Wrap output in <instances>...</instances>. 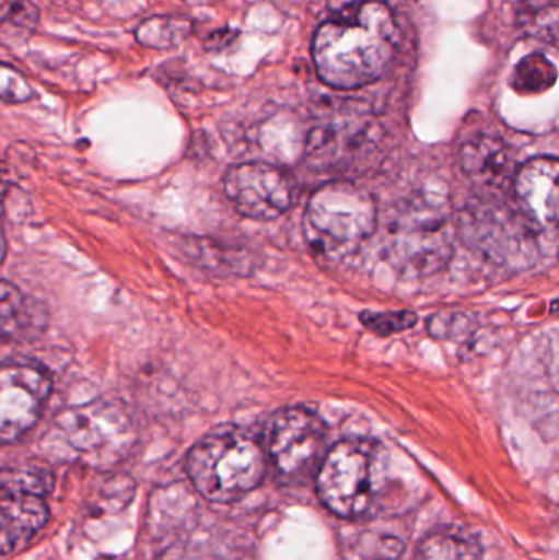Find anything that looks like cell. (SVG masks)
<instances>
[{
    "instance_id": "cell-22",
    "label": "cell",
    "mask_w": 559,
    "mask_h": 560,
    "mask_svg": "<svg viewBox=\"0 0 559 560\" xmlns=\"http://www.w3.org/2000/svg\"><path fill=\"white\" fill-rule=\"evenodd\" d=\"M361 323L371 331L380 336L396 335L412 328L417 323V315L409 310L397 312H364L361 313Z\"/></svg>"
},
{
    "instance_id": "cell-26",
    "label": "cell",
    "mask_w": 559,
    "mask_h": 560,
    "mask_svg": "<svg viewBox=\"0 0 559 560\" xmlns=\"http://www.w3.org/2000/svg\"><path fill=\"white\" fill-rule=\"evenodd\" d=\"M189 5H209V3L216 2V0H184Z\"/></svg>"
},
{
    "instance_id": "cell-20",
    "label": "cell",
    "mask_w": 559,
    "mask_h": 560,
    "mask_svg": "<svg viewBox=\"0 0 559 560\" xmlns=\"http://www.w3.org/2000/svg\"><path fill=\"white\" fill-rule=\"evenodd\" d=\"M39 23V10L32 0H12L3 9L0 35L3 45H22L35 32Z\"/></svg>"
},
{
    "instance_id": "cell-21",
    "label": "cell",
    "mask_w": 559,
    "mask_h": 560,
    "mask_svg": "<svg viewBox=\"0 0 559 560\" xmlns=\"http://www.w3.org/2000/svg\"><path fill=\"white\" fill-rule=\"evenodd\" d=\"M0 487L5 489L25 490L45 497L51 492L53 476L46 467L32 464L19 469H3Z\"/></svg>"
},
{
    "instance_id": "cell-9",
    "label": "cell",
    "mask_w": 559,
    "mask_h": 560,
    "mask_svg": "<svg viewBox=\"0 0 559 560\" xmlns=\"http://www.w3.org/2000/svg\"><path fill=\"white\" fill-rule=\"evenodd\" d=\"M223 190L240 215L271 222L289 212L298 189L288 171L255 161L230 167L223 176Z\"/></svg>"
},
{
    "instance_id": "cell-24",
    "label": "cell",
    "mask_w": 559,
    "mask_h": 560,
    "mask_svg": "<svg viewBox=\"0 0 559 560\" xmlns=\"http://www.w3.org/2000/svg\"><path fill=\"white\" fill-rule=\"evenodd\" d=\"M0 92H2L3 102L9 104H19L32 97L28 81L9 65H2L0 68Z\"/></svg>"
},
{
    "instance_id": "cell-3",
    "label": "cell",
    "mask_w": 559,
    "mask_h": 560,
    "mask_svg": "<svg viewBox=\"0 0 559 560\" xmlns=\"http://www.w3.org/2000/svg\"><path fill=\"white\" fill-rule=\"evenodd\" d=\"M268 454L245 431L225 428L207 434L186 457L190 482L203 499L232 503L261 486Z\"/></svg>"
},
{
    "instance_id": "cell-18",
    "label": "cell",
    "mask_w": 559,
    "mask_h": 560,
    "mask_svg": "<svg viewBox=\"0 0 559 560\" xmlns=\"http://www.w3.org/2000/svg\"><path fill=\"white\" fill-rule=\"evenodd\" d=\"M193 33V22L184 16L154 15L137 28V39L147 48L170 49L186 42Z\"/></svg>"
},
{
    "instance_id": "cell-10",
    "label": "cell",
    "mask_w": 559,
    "mask_h": 560,
    "mask_svg": "<svg viewBox=\"0 0 559 560\" xmlns=\"http://www.w3.org/2000/svg\"><path fill=\"white\" fill-rule=\"evenodd\" d=\"M48 372L33 362H5L0 371V438L3 444L28 433L51 394Z\"/></svg>"
},
{
    "instance_id": "cell-19",
    "label": "cell",
    "mask_w": 559,
    "mask_h": 560,
    "mask_svg": "<svg viewBox=\"0 0 559 560\" xmlns=\"http://www.w3.org/2000/svg\"><path fill=\"white\" fill-rule=\"evenodd\" d=\"M558 81V69L541 52L527 55L519 61L512 72V88L522 95L544 94Z\"/></svg>"
},
{
    "instance_id": "cell-6",
    "label": "cell",
    "mask_w": 559,
    "mask_h": 560,
    "mask_svg": "<svg viewBox=\"0 0 559 560\" xmlns=\"http://www.w3.org/2000/svg\"><path fill=\"white\" fill-rule=\"evenodd\" d=\"M376 453L368 441L343 440L325 454L317 470V493L338 518L357 520L374 503Z\"/></svg>"
},
{
    "instance_id": "cell-13",
    "label": "cell",
    "mask_w": 559,
    "mask_h": 560,
    "mask_svg": "<svg viewBox=\"0 0 559 560\" xmlns=\"http://www.w3.org/2000/svg\"><path fill=\"white\" fill-rule=\"evenodd\" d=\"M49 512L42 495L0 487V546L2 555L23 548L48 522Z\"/></svg>"
},
{
    "instance_id": "cell-4",
    "label": "cell",
    "mask_w": 559,
    "mask_h": 560,
    "mask_svg": "<svg viewBox=\"0 0 559 560\" xmlns=\"http://www.w3.org/2000/svg\"><path fill=\"white\" fill-rule=\"evenodd\" d=\"M377 217L376 200L366 189L337 179L308 197L302 229L315 255L338 258L373 236Z\"/></svg>"
},
{
    "instance_id": "cell-23",
    "label": "cell",
    "mask_w": 559,
    "mask_h": 560,
    "mask_svg": "<svg viewBox=\"0 0 559 560\" xmlns=\"http://www.w3.org/2000/svg\"><path fill=\"white\" fill-rule=\"evenodd\" d=\"M430 335L435 338L458 339L465 338L471 331V322L468 316L459 313H436L429 322Z\"/></svg>"
},
{
    "instance_id": "cell-25",
    "label": "cell",
    "mask_w": 559,
    "mask_h": 560,
    "mask_svg": "<svg viewBox=\"0 0 559 560\" xmlns=\"http://www.w3.org/2000/svg\"><path fill=\"white\" fill-rule=\"evenodd\" d=\"M548 560H559V528L551 538L550 549H548Z\"/></svg>"
},
{
    "instance_id": "cell-2",
    "label": "cell",
    "mask_w": 559,
    "mask_h": 560,
    "mask_svg": "<svg viewBox=\"0 0 559 560\" xmlns=\"http://www.w3.org/2000/svg\"><path fill=\"white\" fill-rule=\"evenodd\" d=\"M456 222L449 202L433 194H412L391 217L386 255L391 265L407 276L426 278L442 271L452 259Z\"/></svg>"
},
{
    "instance_id": "cell-11",
    "label": "cell",
    "mask_w": 559,
    "mask_h": 560,
    "mask_svg": "<svg viewBox=\"0 0 559 560\" xmlns=\"http://www.w3.org/2000/svg\"><path fill=\"white\" fill-rule=\"evenodd\" d=\"M514 190L522 212L537 229H559L557 158H535L519 167Z\"/></svg>"
},
{
    "instance_id": "cell-5",
    "label": "cell",
    "mask_w": 559,
    "mask_h": 560,
    "mask_svg": "<svg viewBox=\"0 0 559 560\" xmlns=\"http://www.w3.org/2000/svg\"><path fill=\"white\" fill-rule=\"evenodd\" d=\"M455 222L465 246L499 268L525 271L537 262V226L496 197L469 200Z\"/></svg>"
},
{
    "instance_id": "cell-16",
    "label": "cell",
    "mask_w": 559,
    "mask_h": 560,
    "mask_svg": "<svg viewBox=\"0 0 559 560\" xmlns=\"http://www.w3.org/2000/svg\"><path fill=\"white\" fill-rule=\"evenodd\" d=\"M517 26L531 38L559 48V0H522Z\"/></svg>"
},
{
    "instance_id": "cell-12",
    "label": "cell",
    "mask_w": 559,
    "mask_h": 560,
    "mask_svg": "<svg viewBox=\"0 0 559 560\" xmlns=\"http://www.w3.org/2000/svg\"><path fill=\"white\" fill-rule=\"evenodd\" d=\"M370 143V127L363 121H330L308 133L307 166L321 173L347 171Z\"/></svg>"
},
{
    "instance_id": "cell-8",
    "label": "cell",
    "mask_w": 559,
    "mask_h": 560,
    "mask_svg": "<svg viewBox=\"0 0 559 560\" xmlns=\"http://www.w3.org/2000/svg\"><path fill=\"white\" fill-rule=\"evenodd\" d=\"M327 427L304 407L282 408L266 427V454L279 476L302 480L318 470L325 457Z\"/></svg>"
},
{
    "instance_id": "cell-15",
    "label": "cell",
    "mask_w": 559,
    "mask_h": 560,
    "mask_svg": "<svg viewBox=\"0 0 559 560\" xmlns=\"http://www.w3.org/2000/svg\"><path fill=\"white\" fill-rule=\"evenodd\" d=\"M0 323L7 341H28L42 335L46 316L38 303L20 292L19 287L2 280L0 287Z\"/></svg>"
},
{
    "instance_id": "cell-17",
    "label": "cell",
    "mask_w": 559,
    "mask_h": 560,
    "mask_svg": "<svg viewBox=\"0 0 559 560\" xmlns=\"http://www.w3.org/2000/svg\"><path fill=\"white\" fill-rule=\"evenodd\" d=\"M417 560H481V548L466 533L439 529L423 539Z\"/></svg>"
},
{
    "instance_id": "cell-1",
    "label": "cell",
    "mask_w": 559,
    "mask_h": 560,
    "mask_svg": "<svg viewBox=\"0 0 559 560\" xmlns=\"http://www.w3.org/2000/svg\"><path fill=\"white\" fill-rule=\"evenodd\" d=\"M397 43L399 30L389 7L381 0H363L318 26L312 58L325 84L353 91L386 74Z\"/></svg>"
},
{
    "instance_id": "cell-7",
    "label": "cell",
    "mask_w": 559,
    "mask_h": 560,
    "mask_svg": "<svg viewBox=\"0 0 559 560\" xmlns=\"http://www.w3.org/2000/svg\"><path fill=\"white\" fill-rule=\"evenodd\" d=\"M55 433L69 451L91 460L117 459L135 440L133 420L120 401L95 400L62 411Z\"/></svg>"
},
{
    "instance_id": "cell-14",
    "label": "cell",
    "mask_w": 559,
    "mask_h": 560,
    "mask_svg": "<svg viewBox=\"0 0 559 560\" xmlns=\"http://www.w3.org/2000/svg\"><path fill=\"white\" fill-rule=\"evenodd\" d=\"M462 166L473 180L488 187L514 184L519 173L509 148L491 137L468 141L462 150Z\"/></svg>"
}]
</instances>
